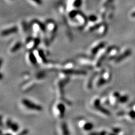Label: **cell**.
<instances>
[{
	"label": "cell",
	"instance_id": "cell-1",
	"mask_svg": "<svg viewBox=\"0 0 135 135\" xmlns=\"http://www.w3.org/2000/svg\"><path fill=\"white\" fill-rule=\"evenodd\" d=\"M29 27L32 32V36L34 38H40L42 35H45L46 37V28L45 23L34 19L31 22Z\"/></svg>",
	"mask_w": 135,
	"mask_h": 135
},
{
	"label": "cell",
	"instance_id": "cell-2",
	"mask_svg": "<svg viewBox=\"0 0 135 135\" xmlns=\"http://www.w3.org/2000/svg\"><path fill=\"white\" fill-rule=\"evenodd\" d=\"M68 22L70 26L78 29H84L88 23L87 17L80 11L74 18L68 19Z\"/></svg>",
	"mask_w": 135,
	"mask_h": 135
},
{
	"label": "cell",
	"instance_id": "cell-3",
	"mask_svg": "<svg viewBox=\"0 0 135 135\" xmlns=\"http://www.w3.org/2000/svg\"><path fill=\"white\" fill-rule=\"evenodd\" d=\"M46 28V38L49 42H52L55 38L56 33L58 30V26L54 21L48 19L45 22Z\"/></svg>",
	"mask_w": 135,
	"mask_h": 135
},
{
	"label": "cell",
	"instance_id": "cell-4",
	"mask_svg": "<svg viewBox=\"0 0 135 135\" xmlns=\"http://www.w3.org/2000/svg\"><path fill=\"white\" fill-rule=\"evenodd\" d=\"M96 22H88L87 24L84 28L85 32H95L99 28V27L102 24L105 22V20L103 18H99Z\"/></svg>",
	"mask_w": 135,
	"mask_h": 135
},
{
	"label": "cell",
	"instance_id": "cell-5",
	"mask_svg": "<svg viewBox=\"0 0 135 135\" xmlns=\"http://www.w3.org/2000/svg\"><path fill=\"white\" fill-rule=\"evenodd\" d=\"M40 43V38H34L32 37L25 44V49L28 51H32L36 50Z\"/></svg>",
	"mask_w": 135,
	"mask_h": 135
},
{
	"label": "cell",
	"instance_id": "cell-6",
	"mask_svg": "<svg viewBox=\"0 0 135 135\" xmlns=\"http://www.w3.org/2000/svg\"><path fill=\"white\" fill-rule=\"evenodd\" d=\"M22 104L28 109L35 111H41L42 110V108L41 106L36 104L33 102L30 101L28 99H23L22 100Z\"/></svg>",
	"mask_w": 135,
	"mask_h": 135
},
{
	"label": "cell",
	"instance_id": "cell-7",
	"mask_svg": "<svg viewBox=\"0 0 135 135\" xmlns=\"http://www.w3.org/2000/svg\"><path fill=\"white\" fill-rule=\"evenodd\" d=\"M105 44L106 43L105 42L101 41L93 45L90 50V53L91 56H94L96 55L99 53V52H100L103 48L105 47Z\"/></svg>",
	"mask_w": 135,
	"mask_h": 135
},
{
	"label": "cell",
	"instance_id": "cell-8",
	"mask_svg": "<svg viewBox=\"0 0 135 135\" xmlns=\"http://www.w3.org/2000/svg\"><path fill=\"white\" fill-rule=\"evenodd\" d=\"M54 112L55 114L56 115L58 118H63L65 114V108L64 104L61 103H56L54 106Z\"/></svg>",
	"mask_w": 135,
	"mask_h": 135
},
{
	"label": "cell",
	"instance_id": "cell-9",
	"mask_svg": "<svg viewBox=\"0 0 135 135\" xmlns=\"http://www.w3.org/2000/svg\"><path fill=\"white\" fill-rule=\"evenodd\" d=\"M82 0H68L66 6L67 13L73 9H78L82 5Z\"/></svg>",
	"mask_w": 135,
	"mask_h": 135
},
{
	"label": "cell",
	"instance_id": "cell-10",
	"mask_svg": "<svg viewBox=\"0 0 135 135\" xmlns=\"http://www.w3.org/2000/svg\"><path fill=\"white\" fill-rule=\"evenodd\" d=\"M18 27L16 25H13V26H11L7 27V28H4V29L2 30L1 31V36L3 37H6V36L11 35V34H15L18 32Z\"/></svg>",
	"mask_w": 135,
	"mask_h": 135
},
{
	"label": "cell",
	"instance_id": "cell-11",
	"mask_svg": "<svg viewBox=\"0 0 135 135\" xmlns=\"http://www.w3.org/2000/svg\"><path fill=\"white\" fill-rule=\"evenodd\" d=\"M36 58H37V61H40L43 64H47V60L46 58L45 52L42 49H36L34 52Z\"/></svg>",
	"mask_w": 135,
	"mask_h": 135
},
{
	"label": "cell",
	"instance_id": "cell-12",
	"mask_svg": "<svg viewBox=\"0 0 135 135\" xmlns=\"http://www.w3.org/2000/svg\"><path fill=\"white\" fill-rule=\"evenodd\" d=\"M108 31V24L105 22L99 27V28L96 31V34L99 37H103L107 33Z\"/></svg>",
	"mask_w": 135,
	"mask_h": 135
},
{
	"label": "cell",
	"instance_id": "cell-13",
	"mask_svg": "<svg viewBox=\"0 0 135 135\" xmlns=\"http://www.w3.org/2000/svg\"><path fill=\"white\" fill-rule=\"evenodd\" d=\"M94 106L95 108V109H97V110L105 114L106 115H110V112L108 111L107 109H105L104 108H103L102 106L100 105V100L99 99H95L94 100Z\"/></svg>",
	"mask_w": 135,
	"mask_h": 135
},
{
	"label": "cell",
	"instance_id": "cell-14",
	"mask_svg": "<svg viewBox=\"0 0 135 135\" xmlns=\"http://www.w3.org/2000/svg\"><path fill=\"white\" fill-rule=\"evenodd\" d=\"M62 73L67 75H85L86 74V72L83 70H76L74 69H64L62 70Z\"/></svg>",
	"mask_w": 135,
	"mask_h": 135
},
{
	"label": "cell",
	"instance_id": "cell-15",
	"mask_svg": "<svg viewBox=\"0 0 135 135\" xmlns=\"http://www.w3.org/2000/svg\"><path fill=\"white\" fill-rule=\"evenodd\" d=\"M79 125L83 130H91L94 128V125L92 123L86 121H81L79 122Z\"/></svg>",
	"mask_w": 135,
	"mask_h": 135
},
{
	"label": "cell",
	"instance_id": "cell-16",
	"mask_svg": "<svg viewBox=\"0 0 135 135\" xmlns=\"http://www.w3.org/2000/svg\"><path fill=\"white\" fill-rule=\"evenodd\" d=\"M27 58L28 60V62L33 65H36L37 64V62H38L35 54L32 51L28 52V54H27Z\"/></svg>",
	"mask_w": 135,
	"mask_h": 135
},
{
	"label": "cell",
	"instance_id": "cell-17",
	"mask_svg": "<svg viewBox=\"0 0 135 135\" xmlns=\"http://www.w3.org/2000/svg\"><path fill=\"white\" fill-rule=\"evenodd\" d=\"M131 54V50L130 49H127L125 51L123 52L121 55H119V56H117L115 58V62L116 63H118L121 62V61H123L124 58L128 57Z\"/></svg>",
	"mask_w": 135,
	"mask_h": 135
},
{
	"label": "cell",
	"instance_id": "cell-18",
	"mask_svg": "<svg viewBox=\"0 0 135 135\" xmlns=\"http://www.w3.org/2000/svg\"><path fill=\"white\" fill-rule=\"evenodd\" d=\"M29 28L30 27L28 26V24L26 22H25L24 20L20 21L19 24V26H18V29L20 30L22 33L25 34L28 33Z\"/></svg>",
	"mask_w": 135,
	"mask_h": 135
},
{
	"label": "cell",
	"instance_id": "cell-19",
	"mask_svg": "<svg viewBox=\"0 0 135 135\" xmlns=\"http://www.w3.org/2000/svg\"><path fill=\"white\" fill-rule=\"evenodd\" d=\"M22 46V43L20 41H16L15 43H14L11 47L10 48V52L11 53H15L16 51H18L19 49H20Z\"/></svg>",
	"mask_w": 135,
	"mask_h": 135
},
{
	"label": "cell",
	"instance_id": "cell-20",
	"mask_svg": "<svg viewBox=\"0 0 135 135\" xmlns=\"http://www.w3.org/2000/svg\"><path fill=\"white\" fill-rule=\"evenodd\" d=\"M6 126L13 132H17L19 130V126L15 123L13 122L10 119H8L6 121Z\"/></svg>",
	"mask_w": 135,
	"mask_h": 135
},
{
	"label": "cell",
	"instance_id": "cell-21",
	"mask_svg": "<svg viewBox=\"0 0 135 135\" xmlns=\"http://www.w3.org/2000/svg\"><path fill=\"white\" fill-rule=\"evenodd\" d=\"M114 15V7H112V5L110 6V7H109V10L106 13V16H105V20H111L113 17Z\"/></svg>",
	"mask_w": 135,
	"mask_h": 135
},
{
	"label": "cell",
	"instance_id": "cell-22",
	"mask_svg": "<svg viewBox=\"0 0 135 135\" xmlns=\"http://www.w3.org/2000/svg\"><path fill=\"white\" fill-rule=\"evenodd\" d=\"M61 129L63 135H70L69 131L68 128L67 124H66V123H62L61 125Z\"/></svg>",
	"mask_w": 135,
	"mask_h": 135
},
{
	"label": "cell",
	"instance_id": "cell-23",
	"mask_svg": "<svg viewBox=\"0 0 135 135\" xmlns=\"http://www.w3.org/2000/svg\"><path fill=\"white\" fill-rule=\"evenodd\" d=\"M74 63L73 61H67L64 63V69H74Z\"/></svg>",
	"mask_w": 135,
	"mask_h": 135
},
{
	"label": "cell",
	"instance_id": "cell-24",
	"mask_svg": "<svg viewBox=\"0 0 135 135\" xmlns=\"http://www.w3.org/2000/svg\"><path fill=\"white\" fill-rule=\"evenodd\" d=\"M88 22H95L98 20V15H96L94 14H91L87 16Z\"/></svg>",
	"mask_w": 135,
	"mask_h": 135
},
{
	"label": "cell",
	"instance_id": "cell-25",
	"mask_svg": "<svg viewBox=\"0 0 135 135\" xmlns=\"http://www.w3.org/2000/svg\"><path fill=\"white\" fill-rule=\"evenodd\" d=\"M114 1V0H103L101 4V7H106L110 6L112 5V2Z\"/></svg>",
	"mask_w": 135,
	"mask_h": 135
},
{
	"label": "cell",
	"instance_id": "cell-26",
	"mask_svg": "<svg viewBox=\"0 0 135 135\" xmlns=\"http://www.w3.org/2000/svg\"><path fill=\"white\" fill-rule=\"evenodd\" d=\"M103 77L104 78L105 80L106 81V82H109L112 78V76H111L110 73L109 71H104V72L103 75H102Z\"/></svg>",
	"mask_w": 135,
	"mask_h": 135
},
{
	"label": "cell",
	"instance_id": "cell-27",
	"mask_svg": "<svg viewBox=\"0 0 135 135\" xmlns=\"http://www.w3.org/2000/svg\"><path fill=\"white\" fill-rule=\"evenodd\" d=\"M29 1L31 4L35 6H40L43 4L42 0H29Z\"/></svg>",
	"mask_w": 135,
	"mask_h": 135
},
{
	"label": "cell",
	"instance_id": "cell-28",
	"mask_svg": "<svg viewBox=\"0 0 135 135\" xmlns=\"http://www.w3.org/2000/svg\"><path fill=\"white\" fill-rule=\"evenodd\" d=\"M128 99V96L127 95H124V96H120L119 99V103H126V101H127Z\"/></svg>",
	"mask_w": 135,
	"mask_h": 135
},
{
	"label": "cell",
	"instance_id": "cell-29",
	"mask_svg": "<svg viewBox=\"0 0 135 135\" xmlns=\"http://www.w3.org/2000/svg\"><path fill=\"white\" fill-rule=\"evenodd\" d=\"M89 135H106V132L105 131H101L100 132H92L90 133Z\"/></svg>",
	"mask_w": 135,
	"mask_h": 135
},
{
	"label": "cell",
	"instance_id": "cell-30",
	"mask_svg": "<svg viewBox=\"0 0 135 135\" xmlns=\"http://www.w3.org/2000/svg\"><path fill=\"white\" fill-rule=\"evenodd\" d=\"M129 115H130V116L132 118H133V119H135V112L134 111H130L129 112Z\"/></svg>",
	"mask_w": 135,
	"mask_h": 135
},
{
	"label": "cell",
	"instance_id": "cell-31",
	"mask_svg": "<svg viewBox=\"0 0 135 135\" xmlns=\"http://www.w3.org/2000/svg\"><path fill=\"white\" fill-rule=\"evenodd\" d=\"M28 130H22V132H20V133H19V135H26L27 134H28Z\"/></svg>",
	"mask_w": 135,
	"mask_h": 135
},
{
	"label": "cell",
	"instance_id": "cell-32",
	"mask_svg": "<svg viewBox=\"0 0 135 135\" xmlns=\"http://www.w3.org/2000/svg\"><path fill=\"white\" fill-rule=\"evenodd\" d=\"M130 16H131L132 18H135V11H133V13H131V14H130Z\"/></svg>",
	"mask_w": 135,
	"mask_h": 135
},
{
	"label": "cell",
	"instance_id": "cell-33",
	"mask_svg": "<svg viewBox=\"0 0 135 135\" xmlns=\"http://www.w3.org/2000/svg\"><path fill=\"white\" fill-rule=\"evenodd\" d=\"M11 135V134H9V133H7V134H5V135Z\"/></svg>",
	"mask_w": 135,
	"mask_h": 135
},
{
	"label": "cell",
	"instance_id": "cell-34",
	"mask_svg": "<svg viewBox=\"0 0 135 135\" xmlns=\"http://www.w3.org/2000/svg\"><path fill=\"white\" fill-rule=\"evenodd\" d=\"M7 1H13V0H7Z\"/></svg>",
	"mask_w": 135,
	"mask_h": 135
}]
</instances>
